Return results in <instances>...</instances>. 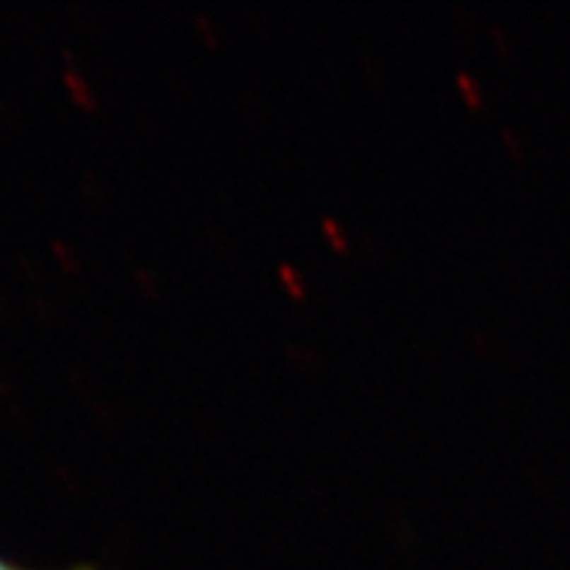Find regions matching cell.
I'll list each match as a JSON object with an SVG mask.
<instances>
[{
    "mask_svg": "<svg viewBox=\"0 0 570 570\" xmlns=\"http://www.w3.org/2000/svg\"><path fill=\"white\" fill-rule=\"evenodd\" d=\"M363 67H366V71L376 78V81H383V78H385L380 59H378L376 55H371V52H363Z\"/></svg>",
    "mask_w": 570,
    "mask_h": 570,
    "instance_id": "277c9868",
    "label": "cell"
},
{
    "mask_svg": "<svg viewBox=\"0 0 570 570\" xmlns=\"http://www.w3.org/2000/svg\"><path fill=\"white\" fill-rule=\"evenodd\" d=\"M326 226L330 228V235L335 238L337 248H344V235L340 233V228H337V223H333V221H330V219H328V221H326Z\"/></svg>",
    "mask_w": 570,
    "mask_h": 570,
    "instance_id": "8992f818",
    "label": "cell"
},
{
    "mask_svg": "<svg viewBox=\"0 0 570 570\" xmlns=\"http://www.w3.org/2000/svg\"><path fill=\"white\" fill-rule=\"evenodd\" d=\"M0 570H36V568H26V566H22V563H15L0 554ZM62 570H98V568L91 566V563H81V566H71V568H62Z\"/></svg>",
    "mask_w": 570,
    "mask_h": 570,
    "instance_id": "3957f363",
    "label": "cell"
},
{
    "mask_svg": "<svg viewBox=\"0 0 570 570\" xmlns=\"http://www.w3.org/2000/svg\"><path fill=\"white\" fill-rule=\"evenodd\" d=\"M456 83H459L463 98H466V103L470 107H475V110L482 107V88H480L478 78L466 69H456Z\"/></svg>",
    "mask_w": 570,
    "mask_h": 570,
    "instance_id": "6da1fadb",
    "label": "cell"
},
{
    "mask_svg": "<svg viewBox=\"0 0 570 570\" xmlns=\"http://www.w3.org/2000/svg\"><path fill=\"white\" fill-rule=\"evenodd\" d=\"M492 36H494V41H496V45H499V50L504 52V55H511L513 43L508 41V34L504 31L501 24H492Z\"/></svg>",
    "mask_w": 570,
    "mask_h": 570,
    "instance_id": "5b68a950",
    "label": "cell"
},
{
    "mask_svg": "<svg viewBox=\"0 0 570 570\" xmlns=\"http://www.w3.org/2000/svg\"><path fill=\"white\" fill-rule=\"evenodd\" d=\"M501 138H504V143H506V148L513 152L516 157H523V143H520V138L516 136V131L511 129V126H501Z\"/></svg>",
    "mask_w": 570,
    "mask_h": 570,
    "instance_id": "7a4b0ae2",
    "label": "cell"
}]
</instances>
